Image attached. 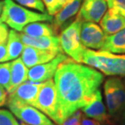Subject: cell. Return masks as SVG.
Listing matches in <instances>:
<instances>
[{
  "mask_svg": "<svg viewBox=\"0 0 125 125\" xmlns=\"http://www.w3.org/2000/svg\"><path fill=\"white\" fill-rule=\"evenodd\" d=\"M81 125H104L103 124L100 123V122L95 120L94 119L89 118L87 116L82 115L81 118Z\"/></svg>",
  "mask_w": 125,
  "mask_h": 125,
  "instance_id": "cell-29",
  "label": "cell"
},
{
  "mask_svg": "<svg viewBox=\"0 0 125 125\" xmlns=\"http://www.w3.org/2000/svg\"><path fill=\"white\" fill-rule=\"evenodd\" d=\"M20 35H21L22 42L25 46L42 50H50V51H58L59 53L62 52L60 47V44H59V36H57V35L41 37H33L24 34L23 32H20Z\"/></svg>",
  "mask_w": 125,
  "mask_h": 125,
  "instance_id": "cell-15",
  "label": "cell"
},
{
  "mask_svg": "<svg viewBox=\"0 0 125 125\" xmlns=\"http://www.w3.org/2000/svg\"><path fill=\"white\" fill-rule=\"evenodd\" d=\"M81 111L85 116L94 119L103 124H111V118L106 112L100 89L97 90L90 101L82 107Z\"/></svg>",
  "mask_w": 125,
  "mask_h": 125,
  "instance_id": "cell-12",
  "label": "cell"
},
{
  "mask_svg": "<svg viewBox=\"0 0 125 125\" xmlns=\"http://www.w3.org/2000/svg\"><path fill=\"white\" fill-rule=\"evenodd\" d=\"M34 107L51 119L56 124H59L58 94L53 79L42 83Z\"/></svg>",
  "mask_w": 125,
  "mask_h": 125,
  "instance_id": "cell-6",
  "label": "cell"
},
{
  "mask_svg": "<svg viewBox=\"0 0 125 125\" xmlns=\"http://www.w3.org/2000/svg\"><path fill=\"white\" fill-rule=\"evenodd\" d=\"M0 20L17 32H21L28 24L37 21L52 22L53 17L47 13L32 11L16 3L14 0H3Z\"/></svg>",
  "mask_w": 125,
  "mask_h": 125,
  "instance_id": "cell-2",
  "label": "cell"
},
{
  "mask_svg": "<svg viewBox=\"0 0 125 125\" xmlns=\"http://www.w3.org/2000/svg\"><path fill=\"white\" fill-rule=\"evenodd\" d=\"M82 2L83 0H68L60 11L54 15L52 25L57 31L67 21L78 13Z\"/></svg>",
  "mask_w": 125,
  "mask_h": 125,
  "instance_id": "cell-17",
  "label": "cell"
},
{
  "mask_svg": "<svg viewBox=\"0 0 125 125\" xmlns=\"http://www.w3.org/2000/svg\"><path fill=\"white\" fill-rule=\"evenodd\" d=\"M21 125H28V124H24V123H22V122H21Z\"/></svg>",
  "mask_w": 125,
  "mask_h": 125,
  "instance_id": "cell-33",
  "label": "cell"
},
{
  "mask_svg": "<svg viewBox=\"0 0 125 125\" xmlns=\"http://www.w3.org/2000/svg\"><path fill=\"white\" fill-rule=\"evenodd\" d=\"M124 84H125V81H124Z\"/></svg>",
  "mask_w": 125,
  "mask_h": 125,
  "instance_id": "cell-34",
  "label": "cell"
},
{
  "mask_svg": "<svg viewBox=\"0 0 125 125\" xmlns=\"http://www.w3.org/2000/svg\"><path fill=\"white\" fill-rule=\"evenodd\" d=\"M100 27L106 36L115 34L125 28V16L114 8H109L100 21Z\"/></svg>",
  "mask_w": 125,
  "mask_h": 125,
  "instance_id": "cell-14",
  "label": "cell"
},
{
  "mask_svg": "<svg viewBox=\"0 0 125 125\" xmlns=\"http://www.w3.org/2000/svg\"><path fill=\"white\" fill-rule=\"evenodd\" d=\"M106 2L109 8L115 9L125 16V0H106Z\"/></svg>",
  "mask_w": 125,
  "mask_h": 125,
  "instance_id": "cell-26",
  "label": "cell"
},
{
  "mask_svg": "<svg viewBox=\"0 0 125 125\" xmlns=\"http://www.w3.org/2000/svg\"><path fill=\"white\" fill-rule=\"evenodd\" d=\"M0 125H20L11 112L0 109Z\"/></svg>",
  "mask_w": 125,
  "mask_h": 125,
  "instance_id": "cell-24",
  "label": "cell"
},
{
  "mask_svg": "<svg viewBox=\"0 0 125 125\" xmlns=\"http://www.w3.org/2000/svg\"><path fill=\"white\" fill-rule=\"evenodd\" d=\"M9 110L22 123L28 125H56L36 107L24 103L7 102Z\"/></svg>",
  "mask_w": 125,
  "mask_h": 125,
  "instance_id": "cell-7",
  "label": "cell"
},
{
  "mask_svg": "<svg viewBox=\"0 0 125 125\" xmlns=\"http://www.w3.org/2000/svg\"><path fill=\"white\" fill-rule=\"evenodd\" d=\"M83 21L76 18L59 35L62 51L72 60L82 63V57L86 47L81 42V29Z\"/></svg>",
  "mask_w": 125,
  "mask_h": 125,
  "instance_id": "cell-4",
  "label": "cell"
},
{
  "mask_svg": "<svg viewBox=\"0 0 125 125\" xmlns=\"http://www.w3.org/2000/svg\"><path fill=\"white\" fill-rule=\"evenodd\" d=\"M9 34L8 26L0 20V44L6 42Z\"/></svg>",
  "mask_w": 125,
  "mask_h": 125,
  "instance_id": "cell-27",
  "label": "cell"
},
{
  "mask_svg": "<svg viewBox=\"0 0 125 125\" xmlns=\"http://www.w3.org/2000/svg\"><path fill=\"white\" fill-rule=\"evenodd\" d=\"M119 118H120V120H119V125H125V111L123 112V114L121 115Z\"/></svg>",
  "mask_w": 125,
  "mask_h": 125,
  "instance_id": "cell-31",
  "label": "cell"
},
{
  "mask_svg": "<svg viewBox=\"0 0 125 125\" xmlns=\"http://www.w3.org/2000/svg\"><path fill=\"white\" fill-rule=\"evenodd\" d=\"M106 35L103 30L94 22L84 21L81 24V42L88 49L99 51L104 44Z\"/></svg>",
  "mask_w": 125,
  "mask_h": 125,
  "instance_id": "cell-9",
  "label": "cell"
},
{
  "mask_svg": "<svg viewBox=\"0 0 125 125\" xmlns=\"http://www.w3.org/2000/svg\"><path fill=\"white\" fill-rule=\"evenodd\" d=\"M68 0H42L47 14L54 16L64 7Z\"/></svg>",
  "mask_w": 125,
  "mask_h": 125,
  "instance_id": "cell-22",
  "label": "cell"
},
{
  "mask_svg": "<svg viewBox=\"0 0 125 125\" xmlns=\"http://www.w3.org/2000/svg\"><path fill=\"white\" fill-rule=\"evenodd\" d=\"M58 54H59L58 51L42 50L29 46H24L23 52L21 55V59L25 64V66L28 68H30L37 65L45 63L52 60Z\"/></svg>",
  "mask_w": 125,
  "mask_h": 125,
  "instance_id": "cell-13",
  "label": "cell"
},
{
  "mask_svg": "<svg viewBox=\"0 0 125 125\" xmlns=\"http://www.w3.org/2000/svg\"><path fill=\"white\" fill-rule=\"evenodd\" d=\"M99 51L113 54H125V28L115 34L106 36L104 44Z\"/></svg>",
  "mask_w": 125,
  "mask_h": 125,
  "instance_id": "cell-18",
  "label": "cell"
},
{
  "mask_svg": "<svg viewBox=\"0 0 125 125\" xmlns=\"http://www.w3.org/2000/svg\"><path fill=\"white\" fill-rule=\"evenodd\" d=\"M7 101V92L3 87L0 85V107L5 106Z\"/></svg>",
  "mask_w": 125,
  "mask_h": 125,
  "instance_id": "cell-30",
  "label": "cell"
},
{
  "mask_svg": "<svg viewBox=\"0 0 125 125\" xmlns=\"http://www.w3.org/2000/svg\"><path fill=\"white\" fill-rule=\"evenodd\" d=\"M104 94L109 115L119 118L125 111V85L118 77H111L105 81Z\"/></svg>",
  "mask_w": 125,
  "mask_h": 125,
  "instance_id": "cell-5",
  "label": "cell"
},
{
  "mask_svg": "<svg viewBox=\"0 0 125 125\" xmlns=\"http://www.w3.org/2000/svg\"><path fill=\"white\" fill-rule=\"evenodd\" d=\"M81 62L106 76H125V54H118L86 48Z\"/></svg>",
  "mask_w": 125,
  "mask_h": 125,
  "instance_id": "cell-3",
  "label": "cell"
},
{
  "mask_svg": "<svg viewBox=\"0 0 125 125\" xmlns=\"http://www.w3.org/2000/svg\"><path fill=\"white\" fill-rule=\"evenodd\" d=\"M24 45L21 38L20 32L11 29L9 30L8 37L7 42V61H12L14 59L20 58L21 55L23 50L24 48Z\"/></svg>",
  "mask_w": 125,
  "mask_h": 125,
  "instance_id": "cell-20",
  "label": "cell"
},
{
  "mask_svg": "<svg viewBox=\"0 0 125 125\" xmlns=\"http://www.w3.org/2000/svg\"><path fill=\"white\" fill-rule=\"evenodd\" d=\"M2 7H3V1H1V0H0V16H1V14H2Z\"/></svg>",
  "mask_w": 125,
  "mask_h": 125,
  "instance_id": "cell-32",
  "label": "cell"
},
{
  "mask_svg": "<svg viewBox=\"0 0 125 125\" xmlns=\"http://www.w3.org/2000/svg\"><path fill=\"white\" fill-rule=\"evenodd\" d=\"M29 68L25 66L21 58L11 62V84L7 94L12 93L19 85L28 81Z\"/></svg>",
  "mask_w": 125,
  "mask_h": 125,
  "instance_id": "cell-16",
  "label": "cell"
},
{
  "mask_svg": "<svg viewBox=\"0 0 125 125\" xmlns=\"http://www.w3.org/2000/svg\"><path fill=\"white\" fill-rule=\"evenodd\" d=\"M7 42L0 44V62H7Z\"/></svg>",
  "mask_w": 125,
  "mask_h": 125,
  "instance_id": "cell-28",
  "label": "cell"
},
{
  "mask_svg": "<svg viewBox=\"0 0 125 125\" xmlns=\"http://www.w3.org/2000/svg\"><path fill=\"white\" fill-rule=\"evenodd\" d=\"M11 84V62H0V85L7 92Z\"/></svg>",
  "mask_w": 125,
  "mask_h": 125,
  "instance_id": "cell-21",
  "label": "cell"
},
{
  "mask_svg": "<svg viewBox=\"0 0 125 125\" xmlns=\"http://www.w3.org/2000/svg\"><path fill=\"white\" fill-rule=\"evenodd\" d=\"M16 3L30 10H36L41 13H47L42 0H14Z\"/></svg>",
  "mask_w": 125,
  "mask_h": 125,
  "instance_id": "cell-23",
  "label": "cell"
},
{
  "mask_svg": "<svg viewBox=\"0 0 125 125\" xmlns=\"http://www.w3.org/2000/svg\"><path fill=\"white\" fill-rule=\"evenodd\" d=\"M82 111H76L71 116L66 119L60 125H81Z\"/></svg>",
  "mask_w": 125,
  "mask_h": 125,
  "instance_id": "cell-25",
  "label": "cell"
},
{
  "mask_svg": "<svg viewBox=\"0 0 125 125\" xmlns=\"http://www.w3.org/2000/svg\"><path fill=\"white\" fill-rule=\"evenodd\" d=\"M24 34L33 37H50L57 35V30L50 22L37 21L26 25L21 31Z\"/></svg>",
  "mask_w": 125,
  "mask_h": 125,
  "instance_id": "cell-19",
  "label": "cell"
},
{
  "mask_svg": "<svg viewBox=\"0 0 125 125\" xmlns=\"http://www.w3.org/2000/svg\"><path fill=\"white\" fill-rule=\"evenodd\" d=\"M104 81L98 70L67 59L54 76L58 94L59 125L92 99Z\"/></svg>",
  "mask_w": 125,
  "mask_h": 125,
  "instance_id": "cell-1",
  "label": "cell"
},
{
  "mask_svg": "<svg viewBox=\"0 0 125 125\" xmlns=\"http://www.w3.org/2000/svg\"><path fill=\"white\" fill-rule=\"evenodd\" d=\"M106 0H83L77 18L82 21L98 23L107 10Z\"/></svg>",
  "mask_w": 125,
  "mask_h": 125,
  "instance_id": "cell-11",
  "label": "cell"
},
{
  "mask_svg": "<svg viewBox=\"0 0 125 125\" xmlns=\"http://www.w3.org/2000/svg\"><path fill=\"white\" fill-rule=\"evenodd\" d=\"M42 83L26 81L19 85L12 93L7 94V102L28 104L34 106Z\"/></svg>",
  "mask_w": 125,
  "mask_h": 125,
  "instance_id": "cell-10",
  "label": "cell"
},
{
  "mask_svg": "<svg viewBox=\"0 0 125 125\" xmlns=\"http://www.w3.org/2000/svg\"><path fill=\"white\" fill-rule=\"evenodd\" d=\"M68 59L66 54L59 53L52 60L45 63L37 65L29 68L28 81L37 83H42L52 79L58 69L59 64Z\"/></svg>",
  "mask_w": 125,
  "mask_h": 125,
  "instance_id": "cell-8",
  "label": "cell"
}]
</instances>
